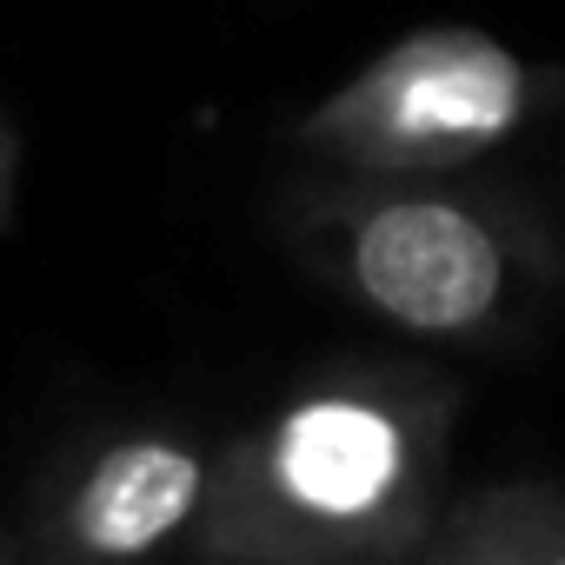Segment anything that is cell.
Returning a JSON list of instances; mask_svg holds the SVG:
<instances>
[{"instance_id": "obj_1", "label": "cell", "mask_w": 565, "mask_h": 565, "mask_svg": "<svg viewBox=\"0 0 565 565\" xmlns=\"http://www.w3.org/2000/svg\"><path fill=\"white\" fill-rule=\"evenodd\" d=\"M452 386L426 366H320L213 446L200 565H406L446 499Z\"/></svg>"}, {"instance_id": "obj_2", "label": "cell", "mask_w": 565, "mask_h": 565, "mask_svg": "<svg viewBox=\"0 0 565 565\" xmlns=\"http://www.w3.org/2000/svg\"><path fill=\"white\" fill-rule=\"evenodd\" d=\"M279 233L360 313L439 347L512 340L558 287V253L532 200L466 167L353 173L320 160L279 200Z\"/></svg>"}, {"instance_id": "obj_3", "label": "cell", "mask_w": 565, "mask_h": 565, "mask_svg": "<svg viewBox=\"0 0 565 565\" xmlns=\"http://www.w3.org/2000/svg\"><path fill=\"white\" fill-rule=\"evenodd\" d=\"M558 100L565 67H539L479 28H419L333 87L294 140L353 173H459Z\"/></svg>"}, {"instance_id": "obj_4", "label": "cell", "mask_w": 565, "mask_h": 565, "mask_svg": "<svg viewBox=\"0 0 565 565\" xmlns=\"http://www.w3.org/2000/svg\"><path fill=\"white\" fill-rule=\"evenodd\" d=\"M213 446L140 426L107 433L61 459L28 512V552L54 565H120V558H186L206 512Z\"/></svg>"}, {"instance_id": "obj_5", "label": "cell", "mask_w": 565, "mask_h": 565, "mask_svg": "<svg viewBox=\"0 0 565 565\" xmlns=\"http://www.w3.org/2000/svg\"><path fill=\"white\" fill-rule=\"evenodd\" d=\"M406 565H565V479L446 492Z\"/></svg>"}, {"instance_id": "obj_6", "label": "cell", "mask_w": 565, "mask_h": 565, "mask_svg": "<svg viewBox=\"0 0 565 565\" xmlns=\"http://www.w3.org/2000/svg\"><path fill=\"white\" fill-rule=\"evenodd\" d=\"M14 186H21V134L0 114V233L14 226Z\"/></svg>"}, {"instance_id": "obj_7", "label": "cell", "mask_w": 565, "mask_h": 565, "mask_svg": "<svg viewBox=\"0 0 565 565\" xmlns=\"http://www.w3.org/2000/svg\"><path fill=\"white\" fill-rule=\"evenodd\" d=\"M14 558H28V532H8V525H0V565H14Z\"/></svg>"}]
</instances>
